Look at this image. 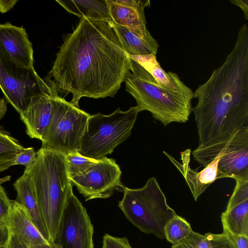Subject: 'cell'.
Instances as JSON below:
<instances>
[{
    "mask_svg": "<svg viewBox=\"0 0 248 248\" xmlns=\"http://www.w3.org/2000/svg\"><path fill=\"white\" fill-rule=\"evenodd\" d=\"M113 22L82 17L64 38L48 77L58 93H71L79 107L82 97H114L131 69Z\"/></svg>",
    "mask_w": 248,
    "mask_h": 248,
    "instance_id": "obj_1",
    "label": "cell"
},
{
    "mask_svg": "<svg viewBox=\"0 0 248 248\" xmlns=\"http://www.w3.org/2000/svg\"><path fill=\"white\" fill-rule=\"evenodd\" d=\"M192 108L198 145L192 155L201 166L210 164L240 131L248 129V26L239 29L223 63L197 88Z\"/></svg>",
    "mask_w": 248,
    "mask_h": 248,
    "instance_id": "obj_2",
    "label": "cell"
},
{
    "mask_svg": "<svg viewBox=\"0 0 248 248\" xmlns=\"http://www.w3.org/2000/svg\"><path fill=\"white\" fill-rule=\"evenodd\" d=\"M65 157L60 152L41 147L34 163L24 170L31 179L51 244L54 243L67 198L73 190Z\"/></svg>",
    "mask_w": 248,
    "mask_h": 248,
    "instance_id": "obj_3",
    "label": "cell"
},
{
    "mask_svg": "<svg viewBox=\"0 0 248 248\" xmlns=\"http://www.w3.org/2000/svg\"><path fill=\"white\" fill-rule=\"evenodd\" d=\"M130 60L131 69L124 81L125 90L135 99L140 111L150 112L164 126L172 123H186L192 111L194 97L191 89L187 86L178 90L168 89Z\"/></svg>",
    "mask_w": 248,
    "mask_h": 248,
    "instance_id": "obj_4",
    "label": "cell"
},
{
    "mask_svg": "<svg viewBox=\"0 0 248 248\" xmlns=\"http://www.w3.org/2000/svg\"><path fill=\"white\" fill-rule=\"evenodd\" d=\"M124 196L118 206L124 216L140 231L165 238L164 227L177 215L168 205L156 178H149L141 188L122 187Z\"/></svg>",
    "mask_w": 248,
    "mask_h": 248,
    "instance_id": "obj_5",
    "label": "cell"
},
{
    "mask_svg": "<svg viewBox=\"0 0 248 248\" xmlns=\"http://www.w3.org/2000/svg\"><path fill=\"white\" fill-rule=\"evenodd\" d=\"M140 112L136 106L126 111L118 108L109 115L101 113L91 115L78 152L95 159L111 154L116 147L130 136Z\"/></svg>",
    "mask_w": 248,
    "mask_h": 248,
    "instance_id": "obj_6",
    "label": "cell"
},
{
    "mask_svg": "<svg viewBox=\"0 0 248 248\" xmlns=\"http://www.w3.org/2000/svg\"><path fill=\"white\" fill-rule=\"evenodd\" d=\"M53 105L51 121L41 140L42 147L65 155L78 152L91 115L59 94L53 97Z\"/></svg>",
    "mask_w": 248,
    "mask_h": 248,
    "instance_id": "obj_7",
    "label": "cell"
},
{
    "mask_svg": "<svg viewBox=\"0 0 248 248\" xmlns=\"http://www.w3.org/2000/svg\"><path fill=\"white\" fill-rule=\"evenodd\" d=\"M52 79H43L35 69L18 66L0 46V88L7 102L20 114L31 99L46 91Z\"/></svg>",
    "mask_w": 248,
    "mask_h": 248,
    "instance_id": "obj_8",
    "label": "cell"
},
{
    "mask_svg": "<svg viewBox=\"0 0 248 248\" xmlns=\"http://www.w3.org/2000/svg\"><path fill=\"white\" fill-rule=\"evenodd\" d=\"M93 234V227L86 209L72 190L53 244L59 248H94Z\"/></svg>",
    "mask_w": 248,
    "mask_h": 248,
    "instance_id": "obj_9",
    "label": "cell"
},
{
    "mask_svg": "<svg viewBox=\"0 0 248 248\" xmlns=\"http://www.w3.org/2000/svg\"><path fill=\"white\" fill-rule=\"evenodd\" d=\"M122 171L114 159L105 156L98 159L86 172L70 178L85 201L108 198L115 190H123Z\"/></svg>",
    "mask_w": 248,
    "mask_h": 248,
    "instance_id": "obj_10",
    "label": "cell"
},
{
    "mask_svg": "<svg viewBox=\"0 0 248 248\" xmlns=\"http://www.w3.org/2000/svg\"><path fill=\"white\" fill-rule=\"evenodd\" d=\"M112 22L126 28L140 39L157 43L146 27L144 9L149 0H106Z\"/></svg>",
    "mask_w": 248,
    "mask_h": 248,
    "instance_id": "obj_11",
    "label": "cell"
},
{
    "mask_svg": "<svg viewBox=\"0 0 248 248\" xmlns=\"http://www.w3.org/2000/svg\"><path fill=\"white\" fill-rule=\"evenodd\" d=\"M58 94L56 84L52 80L47 90L34 96L26 110L19 114L30 138L41 140L52 118L53 97Z\"/></svg>",
    "mask_w": 248,
    "mask_h": 248,
    "instance_id": "obj_12",
    "label": "cell"
},
{
    "mask_svg": "<svg viewBox=\"0 0 248 248\" xmlns=\"http://www.w3.org/2000/svg\"><path fill=\"white\" fill-rule=\"evenodd\" d=\"M217 168L219 179L248 176V129L236 134L223 149Z\"/></svg>",
    "mask_w": 248,
    "mask_h": 248,
    "instance_id": "obj_13",
    "label": "cell"
},
{
    "mask_svg": "<svg viewBox=\"0 0 248 248\" xmlns=\"http://www.w3.org/2000/svg\"><path fill=\"white\" fill-rule=\"evenodd\" d=\"M163 152L182 174L195 201H197L201 195L211 184L219 179L217 167L222 151L200 171L192 169L190 166V149H186L181 153L182 163L178 162L168 153L165 151Z\"/></svg>",
    "mask_w": 248,
    "mask_h": 248,
    "instance_id": "obj_14",
    "label": "cell"
},
{
    "mask_svg": "<svg viewBox=\"0 0 248 248\" xmlns=\"http://www.w3.org/2000/svg\"><path fill=\"white\" fill-rule=\"evenodd\" d=\"M0 46L18 66L34 68L32 44L23 26L0 24Z\"/></svg>",
    "mask_w": 248,
    "mask_h": 248,
    "instance_id": "obj_15",
    "label": "cell"
},
{
    "mask_svg": "<svg viewBox=\"0 0 248 248\" xmlns=\"http://www.w3.org/2000/svg\"><path fill=\"white\" fill-rule=\"evenodd\" d=\"M9 234L18 241L29 245L52 244L42 235L20 203L12 201V208L6 224Z\"/></svg>",
    "mask_w": 248,
    "mask_h": 248,
    "instance_id": "obj_16",
    "label": "cell"
},
{
    "mask_svg": "<svg viewBox=\"0 0 248 248\" xmlns=\"http://www.w3.org/2000/svg\"><path fill=\"white\" fill-rule=\"evenodd\" d=\"M14 186L17 194L15 201L24 206L34 225L50 243L48 232L40 214L31 179L26 171L16 181Z\"/></svg>",
    "mask_w": 248,
    "mask_h": 248,
    "instance_id": "obj_17",
    "label": "cell"
},
{
    "mask_svg": "<svg viewBox=\"0 0 248 248\" xmlns=\"http://www.w3.org/2000/svg\"><path fill=\"white\" fill-rule=\"evenodd\" d=\"M56 1L69 13L78 16L80 19L85 17L112 22L106 0Z\"/></svg>",
    "mask_w": 248,
    "mask_h": 248,
    "instance_id": "obj_18",
    "label": "cell"
},
{
    "mask_svg": "<svg viewBox=\"0 0 248 248\" xmlns=\"http://www.w3.org/2000/svg\"><path fill=\"white\" fill-rule=\"evenodd\" d=\"M128 56L130 59L141 65L161 86L174 90H180L186 86L176 73L164 71L157 62L156 55Z\"/></svg>",
    "mask_w": 248,
    "mask_h": 248,
    "instance_id": "obj_19",
    "label": "cell"
},
{
    "mask_svg": "<svg viewBox=\"0 0 248 248\" xmlns=\"http://www.w3.org/2000/svg\"><path fill=\"white\" fill-rule=\"evenodd\" d=\"M112 24L122 48L128 55H156L159 47L158 43L146 41L135 35L126 28L114 23Z\"/></svg>",
    "mask_w": 248,
    "mask_h": 248,
    "instance_id": "obj_20",
    "label": "cell"
},
{
    "mask_svg": "<svg viewBox=\"0 0 248 248\" xmlns=\"http://www.w3.org/2000/svg\"><path fill=\"white\" fill-rule=\"evenodd\" d=\"M223 232L248 237V200L221 214Z\"/></svg>",
    "mask_w": 248,
    "mask_h": 248,
    "instance_id": "obj_21",
    "label": "cell"
},
{
    "mask_svg": "<svg viewBox=\"0 0 248 248\" xmlns=\"http://www.w3.org/2000/svg\"><path fill=\"white\" fill-rule=\"evenodd\" d=\"M24 148L18 140L0 125V172L13 166L16 157Z\"/></svg>",
    "mask_w": 248,
    "mask_h": 248,
    "instance_id": "obj_22",
    "label": "cell"
},
{
    "mask_svg": "<svg viewBox=\"0 0 248 248\" xmlns=\"http://www.w3.org/2000/svg\"><path fill=\"white\" fill-rule=\"evenodd\" d=\"M192 231L190 224L185 218L177 215L166 224L165 237L173 245L185 238Z\"/></svg>",
    "mask_w": 248,
    "mask_h": 248,
    "instance_id": "obj_23",
    "label": "cell"
},
{
    "mask_svg": "<svg viewBox=\"0 0 248 248\" xmlns=\"http://www.w3.org/2000/svg\"><path fill=\"white\" fill-rule=\"evenodd\" d=\"M65 160L69 179L86 172L98 159L81 155L78 151L65 155Z\"/></svg>",
    "mask_w": 248,
    "mask_h": 248,
    "instance_id": "obj_24",
    "label": "cell"
},
{
    "mask_svg": "<svg viewBox=\"0 0 248 248\" xmlns=\"http://www.w3.org/2000/svg\"><path fill=\"white\" fill-rule=\"evenodd\" d=\"M236 184L226 210L248 200V176L234 179Z\"/></svg>",
    "mask_w": 248,
    "mask_h": 248,
    "instance_id": "obj_25",
    "label": "cell"
},
{
    "mask_svg": "<svg viewBox=\"0 0 248 248\" xmlns=\"http://www.w3.org/2000/svg\"><path fill=\"white\" fill-rule=\"evenodd\" d=\"M171 248H210V242L204 235L193 231L185 238L173 244Z\"/></svg>",
    "mask_w": 248,
    "mask_h": 248,
    "instance_id": "obj_26",
    "label": "cell"
},
{
    "mask_svg": "<svg viewBox=\"0 0 248 248\" xmlns=\"http://www.w3.org/2000/svg\"><path fill=\"white\" fill-rule=\"evenodd\" d=\"M10 176L0 179V224L6 225L12 208V201L8 197L2 184L10 181Z\"/></svg>",
    "mask_w": 248,
    "mask_h": 248,
    "instance_id": "obj_27",
    "label": "cell"
},
{
    "mask_svg": "<svg viewBox=\"0 0 248 248\" xmlns=\"http://www.w3.org/2000/svg\"><path fill=\"white\" fill-rule=\"evenodd\" d=\"M205 235L210 242V248H236L227 234L224 232L220 234L208 232Z\"/></svg>",
    "mask_w": 248,
    "mask_h": 248,
    "instance_id": "obj_28",
    "label": "cell"
},
{
    "mask_svg": "<svg viewBox=\"0 0 248 248\" xmlns=\"http://www.w3.org/2000/svg\"><path fill=\"white\" fill-rule=\"evenodd\" d=\"M37 154L33 148H25L16 157L14 165H20L25 166V169L29 168L34 163Z\"/></svg>",
    "mask_w": 248,
    "mask_h": 248,
    "instance_id": "obj_29",
    "label": "cell"
},
{
    "mask_svg": "<svg viewBox=\"0 0 248 248\" xmlns=\"http://www.w3.org/2000/svg\"><path fill=\"white\" fill-rule=\"evenodd\" d=\"M103 248H132L125 237H118L105 234L103 238Z\"/></svg>",
    "mask_w": 248,
    "mask_h": 248,
    "instance_id": "obj_30",
    "label": "cell"
},
{
    "mask_svg": "<svg viewBox=\"0 0 248 248\" xmlns=\"http://www.w3.org/2000/svg\"><path fill=\"white\" fill-rule=\"evenodd\" d=\"M4 248H59L55 244H46L42 245H29L22 243L9 234L8 242Z\"/></svg>",
    "mask_w": 248,
    "mask_h": 248,
    "instance_id": "obj_31",
    "label": "cell"
},
{
    "mask_svg": "<svg viewBox=\"0 0 248 248\" xmlns=\"http://www.w3.org/2000/svg\"><path fill=\"white\" fill-rule=\"evenodd\" d=\"M226 233L236 248H248V237Z\"/></svg>",
    "mask_w": 248,
    "mask_h": 248,
    "instance_id": "obj_32",
    "label": "cell"
},
{
    "mask_svg": "<svg viewBox=\"0 0 248 248\" xmlns=\"http://www.w3.org/2000/svg\"><path fill=\"white\" fill-rule=\"evenodd\" d=\"M9 238V232L6 225L0 224V248H4Z\"/></svg>",
    "mask_w": 248,
    "mask_h": 248,
    "instance_id": "obj_33",
    "label": "cell"
},
{
    "mask_svg": "<svg viewBox=\"0 0 248 248\" xmlns=\"http://www.w3.org/2000/svg\"><path fill=\"white\" fill-rule=\"evenodd\" d=\"M18 0H0V12L4 14L12 9Z\"/></svg>",
    "mask_w": 248,
    "mask_h": 248,
    "instance_id": "obj_34",
    "label": "cell"
},
{
    "mask_svg": "<svg viewBox=\"0 0 248 248\" xmlns=\"http://www.w3.org/2000/svg\"><path fill=\"white\" fill-rule=\"evenodd\" d=\"M230 2L239 7L244 14L247 20L248 19V0H230Z\"/></svg>",
    "mask_w": 248,
    "mask_h": 248,
    "instance_id": "obj_35",
    "label": "cell"
},
{
    "mask_svg": "<svg viewBox=\"0 0 248 248\" xmlns=\"http://www.w3.org/2000/svg\"><path fill=\"white\" fill-rule=\"evenodd\" d=\"M7 102L5 98H0V120L4 117L7 108Z\"/></svg>",
    "mask_w": 248,
    "mask_h": 248,
    "instance_id": "obj_36",
    "label": "cell"
}]
</instances>
